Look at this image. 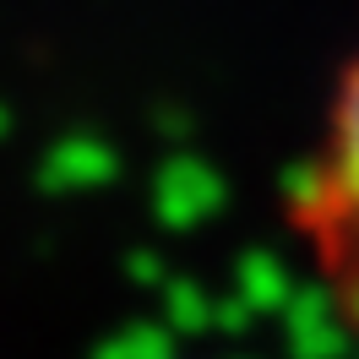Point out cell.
I'll return each instance as SVG.
<instances>
[{
  "mask_svg": "<svg viewBox=\"0 0 359 359\" xmlns=\"http://www.w3.org/2000/svg\"><path fill=\"white\" fill-rule=\"evenodd\" d=\"M283 229L337 327L359 337V44L337 66L316 142L289 180Z\"/></svg>",
  "mask_w": 359,
  "mask_h": 359,
  "instance_id": "1",
  "label": "cell"
}]
</instances>
